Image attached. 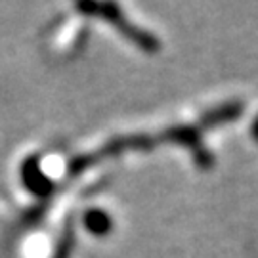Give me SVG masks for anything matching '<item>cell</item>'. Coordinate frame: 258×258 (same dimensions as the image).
<instances>
[{
	"mask_svg": "<svg viewBox=\"0 0 258 258\" xmlns=\"http://www.w3.org/2000/svg\"><path fill=\"white\" fill-rule=\"evenodd\" d=\"M105 222H107V218L100 211L88 212V216H86V226L90 231H103L105 230Z\"/></svg>",
	"mask_w": 258,
	"mask_h": 258,
	"instance_id": "obj_1",
	"label": "cell"
}]
</instances>
